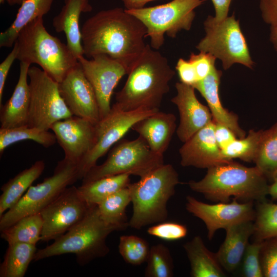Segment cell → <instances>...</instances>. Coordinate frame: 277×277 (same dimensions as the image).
<instances>
[{"label": "cell", "instance_id": "cell-1", "mask_svg": "<svg viewBox=\"0 0 277 277\" xmlns=\"http://www.w3.org/2000/svg\"><path fill=\"white\" fill-rule=\"evenodd\" d=\"M81 34L84 55L88 58L107 55L120 62L128 73L147 45L144 24L118 7L100 11L87 19Z\"/></svg>", "mask_w": 277, "mask_h": 277}, {"label": "cell", "instance_id": "cell-2", "mask_svg": "<svg viewBox=\"0 0 277 277\" xmlns=\"http://www.w3.org/2000/svg\"><path fill=\"white\" fill-rule=\"evenodd\" d=\"M127 75L123 88L115 94L113 105L126 111L159 110L175 71L165 56L147 44Z\"/></svg>", "mask_w": 277, "mask_h": 277}, {"label": "cell", "instance_id": "cell-3", "mask_svg": "<svg viewBox=\"0 0 277 277\" xmlns=\"http://www.w3.org/2000/svg\"><path fill=\"white\" fill-rule=\"evenodd\" d=\"M188 185L208 200L224 203L231 197L243 202L266 201L269 186L255 166L246 167L233 161L209 167L203 179L191 180Z\"/></svg>", "mask_w": 277, "mask_h": 277}, {"label": "cell", "instance_id": "cell-4", "mask_svg": "<svg viewBox=\"0 0 277 277\" xmlns=\"http://www.w3.org/2000/svg\"><path fill=\"white\" fill-rule=\"evenodd\" d=\"M17 60L39 65L58 83L77 63V58L57 37L45 28L43 17H38L25 26L15 42Z\"/></svg>", "mask_w": 277, "mask_h": 277}, {"label": "cell", "instance_id": "cell-5", "mask_svg": "<svg viewBox=\"0 0 277 277\" xmlns=\"http://www.w3.org/2000/svg\"><path fill=\"white\" fill-rule=\"evenodd\" d=\"M179 174L170 164H163L128 188L132 204L129 226L135 229L165 221L167 203L180 184Z\"/></svg>", "mask_w": 277, "mask_h": 277}, {"label": "cell", "instance_id": "cell-6", "mask_svg": "<svg viewBox=\"0 0 277 277\" xmlns=\"http://www.w3.org/2000/svg\"><path fill=\"white\" fill-rule=\"evenodd\" d=\"M118 230H121L120 228L106 223L100 217L97 206L92 205L80 222L51 245L37 250L33 260L72 253L76 255L77 262L84 265L108 253L107 238Z\"/></svg>", "mask_w": 277, "mask_h": 277}, {"label": "cell", "instance_id": "cell-7", "mask_svg": "<svg viewBox=\"0 0 277 277\" xmlns=\"http://www.w3.org/2000/svg\"><path fill=\"white\" fill-rule=\"evenodd\" d=\"M82 179L78 164L64 158L56 166L52 175L31 186L21 199L0 216V230L20 219L40 213L68 186Z\"/></svg>", "mask_w": 277, "mask_h": 277}, {"label": "cell", "instance_id": "cell-8", "mask_svg": "<svg viewBox=\"0 0 277 277\" xmlns=\"http://www.w3.org/2000/svg\"><path fill=\"white\" fill-rule=\"evenodd\" d=\"M205 36L196 48L208 53L222 62L224 70L234 64H240L252 69L254 65L243 34L239 20L233 14L221 21L209 15L204 23Z\"/></svg>", "mask_w": 277, "mask_h": 277}, {"label": "cell", "instance_id": "cell-9", "mask_svg": "<svg viewBox=\"0 0 277 277\" xmlns=\"http://www.w3.org/2000/svg\"><path fill=\"white\" fill-rule=\"evenodd\" d=\"M163 164V155L153 152L140 136L122 140L112 148L103 164L96 165L86 174L82 183L124 173L141 178Z\"/></svg>", "mask_w": 277, "mask_h": 277}, {"label": "cell", "instance_id": "cell-10", "mask_svg": "<svg viewBox=\"0 0 277 277\" xmlns=\"http://www.w3.org/2000/svg\"><path fill=\"white\" fill-rule=\"evenodd\" d=\"M206 0H172L157 6L126 10L145 26L150 46L159 50L164 44L165 34L174 38L177 33L190 29L195 14L194 9Z\"/></svg>", "mask_w": 277, "mask_h": 277}, {"label": "cell", "instance_id": "cell-11", "mask_svg": "<svg viewBox=\"0 0 277 277\" xmlns=\"http://www.w3.org/2000/svg\"><path fill=\"white\" fill-rule=\"evenodd\" d=\"M30 101L27 125L45 130L55 122L72 115L63 99L58 83L42 69L30 67Z\"/></svg>", "mask_w": 277, "mask_h": 277}, {"label": "cell", "instance_id": "cell-12", "mask_svg": "<svg viewBox=\"0 0 277 277\" xmlns=\"http://www.w3.org/2000/svg\"><path fill=\"white\" fill-rule=\"evenodd\" d=\"M159 111L138 109L126 111L113 105L108 114L95 125L94 146L78 164L82 180L96 165L98 160L120 141L136 123Z\"/></svg>", "mask_w": 277, "mask_h": 277}, {"label": "cell", "instance_id": "cell-13", "mask_svg": "<svg viewBox=\"0 0 277 277\" xmlns=\"http://www.w3.org/2000/svg\"><path fill=\"white\" fill-rule=\"evenodd\" d=\"M91 207L77 187H67L40 212L43 222L41 240L47 242L62 235L80 222Z\"/></svg>", "mask_w": 277, "mask_h": 277}, {"label": "cell", "instance_id": "cell-14", "mask_svg": "<svg viewBox=\"0 0 277 277\" xmlns=\"http://www.w3.org/2000/svg\"><path fill=\"white\" fill-rule=\"evenodd\" d=\"M230 202L207 204L192 196L186 197V209L205 224L207 237L211 240L220 229H225L233 224L247 221H254L256 210L253 202H239L232 198Z\"/></svg>", "mask_w": 277, "mask_h": 277}, {"label": "cell", "instance_id": "cell-15", "mask_svg": "<svg viewBox=\"0 0 277 277\" xmlns=\"http://www.w3.org/2000/svg\"><path fill=\"white\" fill-rule=\"evenodd\" d=\"M77 60L94 91L101 119L111 110L114 89L120 80L127 74V70L120 62L106 54L94 55L91 60L83 55Z\"/></svg>", "mask_w": 277, "mask_h": 277}, {"label": "cell", "instance_id": "cell-16", "mask_svg": "<svg viewBox=\"0 0 277 277\" xmlns=\"http://www.w3.org/2000/svg\"><path fill=\"white\" fill-rule=\"evenodd\" d=\"M58 85L60 94L73 115L94 124L101 120L94 91L78 62Z\"/></svg>", "mask_w": 277, "mask_h": 277}, {"label": "cell", "instance_id": "cell-17", "mask_svg": "<svg viewBox=\"0 0 277 277\" xmlns=\"http://www.w3.org/2000/svg\"><path fill=\"white\" fill-rule=\"evenodd\" d=\"M95 125L87 119L72 115L52 125L50 129L64 152V158L79 164L94 146Z\"/></svg>", "mask_w": 277, "mask_h": 277}, {"label": "cell", "instance_id": "cell-18", "mask_svg": "<svg viewBox=\"0 0 277 277\" xmlns=\"http://www.w3.org/2000/svg\"><path fill=\"white\" fill-rule=\"evenodd\" d=\"M175 87L176 94L171 101L179 112L180 123L176 131L178 138L184 143L213 121V118L208 107L197 98L194 87L181 82L176 83Z\"/></svg>", "mask_w": 277, "mask_h": 277}, {"label": "cell", "instance_id": "cell-19", "mask_svg": "<svg viewBox=\"0 0 277 277\" xmlns=\"http://www.w3.org/2000/svg\"><path fill=\"white\" fill-rule=\"evenodd\" d=\"M215 126L213 121L184 143L179 149L182 166L208 169L226 162L215 138Z\"/></svg>", "mask_w": 277, "mask_h": 277}, {"label": "cell", "instance_id": "cell-20", "mask_svg": "<svg viewBox=\"0 0 277 277\" xmlns=\"http://www.w3.org/2000/svg\"><path fill=\"white\" fill-rule=\"evenodd\" d=\"M176 128V117L160 111L136 123L131 129L143 138L154 152L163 155Z\"/></svg>", "mask_w": 277, "mask_h": 277}, {"label": "cell", "instance_id": "cell-21", "mask_svg": "<svg viewBox=\"0 0 277 277\" xmlns=\"http://www.w3.org/2000/svg\"><path fill=\"white\" fill-rule=\"evenodd\" d=\"M30 65L20 63L17 83L11 96L0 108L1 128H10L27 125L30 101L28 72Z\"/></svg>", "mask_w": 277, "mask_h": 277}, {"label": "cell", "instance_id": "cell-22", "mask_svg": "<svg viewBox=\"0 0 277 277\" xmlns=\"http://www.w3.org/2000/svg\"><path fill=\"white\" fill-rule=\"evenodd\" d=\"M254 221L240 222L225 229V240L215 254L220 265L226 271L234 272L241 264L249 240L254 233Z\"/></svg>", "mask_w": 277, "mask_h": 277}, {"label": "cell", "instance_id": "cell-23", "mask_svg": "<svg viewBox=\"0 0 277 277\" xmlns=\"http://www.w3.org/2000/svg\"><path fill=\"white\" fill-rule=\"evenodd\" d=\"M221 76L222 71L214 66L208 76L193 87L206 101L213 121L229 127L238 138H243L246 134L239 125L238 115L223 107L220 101L219 89Z\"/></svg>", "mask_w": 277, "mask_h": 277}, {"label": "cell", "instance_id": "cell-24", "mask_svg": "<svg viewBox=\"0 0 277 277\" xmlns=\"http://www.w3.org/2000/svg\"><path fill=\"white\" fill-rule=\"evenodd\" d=\"M92 7L88 0H65L60 12L53 19V26L57 32H64L67 45L78 58L84 55L79 19L83 12H90Z\"/></svg>", "mask_w": 277, "mask_h": 277}, {"label": "cell", "instance_id": "cell-25", "mask_svg": "<svg viewBox=\"0 0 277 277\" xmlns=\"http://www.w3.org/2000/svg\"><path fill=\"white\" fill-rule=\"evenodd\" d=\"M183 247L190 263L191 276H226L216 254L208 249L200 236H195L186 242Z\"/></svg>", "mask_w": 277, "mask_h": 277}, {"label": "cell", "instance_id": "cell-26", "mask_svg": "<svg viewBox=\"0 0 277 277\" xmlns=\"http://www.w3.org/2000/svg\"><path fill=\"white\" fill-rule=\"evenodd\" d=\"M45 167V163L43 160L37 161L31 167L22 171L2 186L0 216L21 199L32 183L41 176Z\"/></svg>", "mask_w": 277, "mask_h": 277}, {"label": "cell", "instance_id": "cell-27", "mask_svg": "<svg viewBox=\"0 0 277 277\" xmlns=\"http://www.w3.org/2000/svg\"><path fill=\"white\" fill-rule=\"evenodd\" d=\"M53 1L26 0L21 5L12 24L0 33V47L9 48L14 45L20 30L31 21L47 14Z\"/></svg>", "mask_w": 277, "mask_h": 277}, {"label": "cell", "instance_id": "cell-28", "mask_svg": "<svg viewBox=\"0 0 277 277\" xmlns=\"http://www.w3.org/2000/svg\"><path fill=\"white\" fill-rule=\"evenodd\" d=\"M130 175L124 173L102 177L82 183L78 190L89 205H98L107 197L127 187L130 183Z\"/></svg>", "mask_w": 277, "mask_h": 277}, {"label": "cell", "instance_id": "cell-29", "mask_svg": "<svg viewBox=\"0 0 277 277\" xmlns=\"http://www.w3.org/2000/svg\"><path fill=\"white\" fill-rule=\"evenodd\" d=\"M36 245L14 243L9 244L0 266L1 277H23L37 251Z\"/></svg>", "mask_w": 277, "mask_h": 277}, {"label": "cell", "instance_id": "cell-30", "mask_svg": "<svg viewBox=\"0 0 277 277\" xmlns=\"http://www.w3.org/2000/svg\"><path fill=\"white\" fill-rule=\"evenodd\" d=\"M43 226L40 213L27 215L1 230V238L8 244L24 243L36 245L41 239Z\"/></svg>", "mask_w": 277, "mask_h": 277}, {"label": "cell", "instance_id": "cell-31", "mask_svg": "<svg viewBox=\"0 0 277 277\" xmlns=\"http://www.w3.org/2000/svg\"><path fill=\"white\" fill-rule=\"evenodd\" d=\"M130 202L127 186L107 197L97 205L100 217L106 223L116 226L121 230H125L129 226L126 210Z\"/></svg>", "mask_w": 277, "mask_h": 277}, {"label": "cell", "instance_id": "cell-32", "mask_svg": "<svg viewBox=\"0 0 277 277\" xmlns=\"http://www.w3.org/2000/svg\"><path fill=\"white\" fill-rule=\"evenodd\" d=\"M24 140H32L45 148L55 144L56 138L53 133L28 125L10 128H0V154L9 146Z\"/></svg>", "mask_w": 277, "mask_h": 277}, {"label": "cell", "instance_id": "cell-33", "mask_svg": "<svg viewBox=\"0 0 277 277\" xmlns=\"http://www.w3.org/2000/svg\"><path fill=\"white\" fill-rule=\"evenodd\" d=\"M253 162L266 178L273 180L277 174V123L263 130Z\"/></svg>", "mask_w": 277, "mask_h": 277}, {"label": "cell", "instance_id": "cell-34", "mask_svg": "<svg viewBox=\"0 0 277 277\" xmlns=\"http://www.w3.org/2000/svg\"><path fill=\"white\" fill-rule=\"evenodd\" d=\"M263 132L262 130H250L245 137L236 138L221 150L224 161L228 162L239 159L245 162H254Z\"/></svg>", "mask_w": 277, "mask_h": 277}, {"label": "cell", "instance_id": "cell-35", "mask_svg": "<svg viewBox=\"0 0 277 277\" xmlns=\"http://www.w3.org/2000/svg\"><path fill=\"white\" fill-rule=\"evenodd\" d=\"M254 221L255 240L264 241L277 236V204L258 202Z\"/></svg>", "mask_w": 277, "mask_h": 277}, {"label": "cell", "instance_id": "cell-36", "mask_svg": "<svg viewBox=\"0 0 277 277\" xmlns=\"http://www.w3.org/2000/svg\"><path fill=\"white\" fill-rule=\"evenodd\" d=\"M145 269L146 277H172L174 265L169 248L158 244L150 247Z\"/></svg>", "mask_w": 277, "mask_h": 277}, {"label": "cell", "instance_id": "cell-37", "mask_svg": "<svg viewBox=\"0 0 277 277\" xmlns=\"http://www.w3.org/2000/svg\"><path fill=\"white\" fill-rule=\"evenodd\" d=\"M118 248L124 261L132 265H140L146 262L150 249L145 240L134 235L121 236Z\"/></svg>", "mask_w": 277, "mask_h": 277}, {"label": "cell", "instance_id": "cell-38", "mask_svg": "<svg viewBox=\"0 0 277 277\" xmlns=\"http://www.w3.org/2000/svg\"><path fill=\"white\" fill-rule=\"evenodd\" d=\"M263 241L249 243L242 260L243 275L245 277H264L260 253Z\"/></svg>", "mask_w": 277, "mask_h": 277}, {"label": "cell", "instance_id": "cell-39", "mask_svg": "<svg viewBox=\"0 0 277 277\" xmlns=\"http://www.w3.org/2000/svg\"><path fill=\"white\" fill-rule=\"evenodd\" d=\"M147 232L149 235L160 239L172 241L185 238L188 233V229L180 223L164 221L150 226Z\"/></svg>", "mask_w": 277, "mask_h": 277}, {"label": "cell", "instance_id": "cell-40", "mask_svg": "<svg viewBox=\"0 0 277 277\" xmlns=\"http://www.w3.org/2000/svg\"><path fill=\"white\" fill-rule=\"evenodd\" d=\"M264 277H277V236L263 242L260 253Z\"/></svg>", "mask_w": 277, "mask_h": 277}, {"label": "cell", "instance_id": "cell-41", "mask_svg": "<svg viewBox=\"0 0 277 277\" xmlns=\"http://www.w3.org/2000/svg\"><path fill=\"white\" fill-rule=\"evenodd\" d=\"M216 58L208 53L200 52L191 53L188 60L193 65L199 81L204 79L211 72L215 66Z\"/></svg>", "mask_w": 277, "mask_h": 277}, {"label": "cell", "instance_id": "cell-42", "mask_svg": "<svg viewBox=\"0 0 277 277\" xmlns=\"http://www.w3.org/2000/svg\"><path fill=\"white\" fill-rule=\"evenodd\" d=\"M175 68L181 82L193 86L199 82L195 70L189 60L179 58Z\"/></svg>", "mask_w": 277, "mask_h": 277}, {"label": "cell", "instance_id": "cell-43", "mask_svg": "<svg viewBox=\"0 0 277 277\" xmlns=\"http://www.w3.org/2000/svg\"><path fill=\"white\" fill-rule=\"evenodd\" d=\"M17 47L14 43L10 53L0 64V107L2 106L4 88L9 71L14 61L17 59Z\"/></svg>", "mask_w": 277, "mask_h": 277}, {"label": "cell", "instance_id": "cell-44", "mask_svg": "<svg viewBox=\"0 0 277 277\" xmlns=\"http://www.w3.org/2000/svg\"><path fill=\"white\" fill-rule=\"evenodd\" d=\"M260 8L263 21L270 26H277V0H260Z\"/></svg>", "mask_w": 277, "mask_h": 277}, {"label": "cell", "instance_id": "cell-45", "mask_svg": "<svg viewBox=\"0 0 277 277\" xmlns=\"http://www.w3.org/2000/svg\"><path fill=\"white\" fill-rule=\"evenodd\" d=\"M214 136L221 150L237 138L234 133L229 127L218 123H215Z\"/></svg>", "mask_w": 277, "mask_h": 277}, {"label": "cell", "instance_id": "cell-46", "mask_svg": "<svg viewBox=\"0 0 277 277\" xmlns=\"http://www.w3.org/2000/svg\"><path fill=\"white\" fill-rule=\"evenodd\" d=\"M215 9L214 19L221 21L228 16V11L232 0H211Z\"/></svg>", "mask_w": 277, "mask_h": 277}, {"label": "cell", "instance_id": "cell-47", "mask_svg": "<svg viewBox=\"0 0 277 277\" xmlns=\"http://www.w3.org/2000/svg\"><path fill=\"white\" fill-rule=\"evenodd\" d=\"M126 10L138 9L145 7L149 2L155 0H121Z\"/></svg>", "mask_w": 277, "mask_h": 277}, {"label": "cell", "instance_id": "cell-48", "mask_svg": "<svg viewBox=\"0 0 277 277\" xmlns=\"http://www.w3.org/2000/svg\"><path fill=\"white\" fill-rule=\"evenodd\" d=\"M270 41L277 51V26H270Z\"/></svg>", "mask_w": 277, "mask_h": 277}, {"label": "cell", "instance_id": "cell-49", "mask_svg": "<svg viewBox=\"0 0 277 277\" xmlns=\"http://www.w3.org/2000/svg\"><path fill=\"white\" fill-rule=\"evenodd\" d=\"M268 195L274 199H277V182H273L271 185H269Z\"/></svg>", "mask_w": 277, "mask_h": 277}, {"label": "cell", "instance_id": "cell-50", "mask_svg": "<svg viewBox=\"0 0 277 277\" xmlns=\"http://www.w3.org/2000/svg\"><path fill=\"white\" fill-rule=\"evenodd\" d=\"M26 0H0V4H4L7 2L9 5L13 6L14 5H21Z\"/></svg>", "mask_w": 277, "mask_h": 277}, {"label": "cell", "instance_id": "cell-51", "mask_svg": "<svg viewBox=\"0 0 277 277\" xmlns=\"http://www.w3.org/2000/svg\"><path fill=\"white\" fill-rule=\"evenodd\" d=\"M273 182H277V174L275 176L273 180Z\"/></svg>", "mask_w": 277, "mask_h": 277}]
</instances>
